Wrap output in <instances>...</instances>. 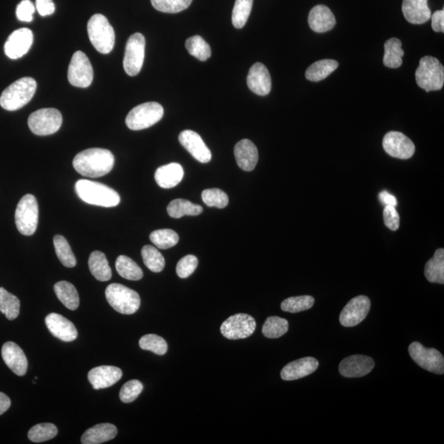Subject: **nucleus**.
I'll return each instance as SVG.
<instances>
[{"label":"nucleus","mask_w":444,"mask_h":444,"mask_svg":"<svg viewBox=\"0 0 444 444\" xmlns=\"http://www.w3.org/2000/svg\"><path fill=\"white\" fill-rule=\"evenodd\" d=\"M115 156L107 149L90 148L74 157L73 165L78 173L85 177L98 178L107 175L113 169Z\"/></svg>","instance_id":"obj_1"},{"label":"nucleus","mask_w":444,"mask_h":444,"mask_svg":"<svg viewBox=\"0 0 444 444\" xmlns=\"http://www.w3.org/2000/svg\"><path fill=\"white\" fill-rule=\"evenodd\" d=\"M75 190L78 196L89 205L113 207L120 202L119 194L101 183L80 180L76 183Z\"/></svg>","instance_id":"obj_2"},{"label":"nucleus","mask_w":444,"mask_h":444,"mask_svg":"<svg viewBox=\"0 0 444 444\" xmlns=\"http://www.w3.org/2000/svg\"><path fill=\"white\" fill-rule=\"evenodd\" d=\"M36 88V82L32 78H20L3 91L0 95V106L6 110H19L30 102Z\"/></svg>","instance_id":"obj_3"},{"label":"nucleus","mask_w":444,"mask_h":444,"mask_svg":"<svg viewBox=\"0 0 444 444\" xmlns=\"http://www.w3.org/2000/svg\"><path fill=\"white\" fill-rule=\"evenodd\" d=\"M89 39L94 48L106 55L115 47V34L109 21L102 14H95L89 21Z\"/></svg>","instance_id":"obj_4"},{"label":"nucleus","mask_w":444,"mask_h":444,"mask_svg":"<svg viewBox=\"0 0 444 444\" xmlns=\"http://www.w3.org/2000/svg\"><path fill=\"white\" fill-rule=\"evenodd\" d=\"M416 80L418 86L427 93L442 89L444 84L443 65L436 58L423 57L416 71Z\"/></svg>","instance_id":"obj_5"},{"label":"nucleus","mask_w":444,"mask_h":444,"mask_svg":"<svg viewBox=\"0 0 444 444\" xmlns=\"http://www.w3.org/2000/svg\"><path fill=\"white\" fill-rule=\"evenodd\" d=\"M106 297L110 305L122 314H134L141 305L139 294L134 290L121 284L113 283L107 286Z\"/></svg>","instance_id":"obj_6"},{"label":"nucleus","mask_w":444,"mask_h":444,"mask_svg":"<svg viewBox=\"0 0 444 444\" xmlns=\"http://www.w3.org/2000/svg\"><path fill=\"white\" fill-rule=\"evenodd\" d=\"M163 107L157 102L141 104L128 114L126 126L131 130H143L150 128L163 119Z\"/></svg>","instance_id":"obj_7"},{"label":"nucleus","mask_w":444,"mask_h":444,"mask_svg":"<svg viewBox=\"0 0 444 444\" xmlns=\"http://www.w3.org/2000/svg\"><path fill=\"white\" fill-rule=\"evenodd\" d=\"M38 203L32 194H26L19 202L15 211V223L23 235H32L38 226Z\"/></svg>","instance_id":"obj_8"},{"label":"nucleus","mask_w":444,"mask_h":444,"mask_svg":"<svg viewBox=\"0 0 444 444\" xmlns=\"http://www.w3.org/2000/svg\"><path fill=\"white\" fill-rule=\"evenodd\" d=\"M63 117L60 112L54 108H44L33 112L28 118V126L38 136H47L55 134L60 130Z\"/></svg>","instance_id":"obj_9"},{"label":"nucleus","mask_w":444,"mask_h":444,"mask_svg":"<svg viewBox=\"0 0 444 444\" xmlns=\"http://www.w3.org/2000/svg\"><path fill=\"white\" fill-rule=\"evenodd\" d=\"M409 353L414 362L425 371L437 375L444 373L443 355L434 348H426L420 342H414L409 347Z\"/></svg>","instance_id":"obj_10"},{"label":"nucleus","mask_w":444,"mask_h":444,"mask_svg":"<svg viewBox=\"0 0 444 444\" xmlns=\"http://www.w3.org/2000/svg\"><path fill=\"white\" fill-rule=\"evenodd\" d=\"M146 40L141 33L128 38L124 58V69L128 75L136 76L143 68Z\"/></svg>","instance_id":"obj_11"},{"label":"nucleus","mask_w":444,"mask_h":444,"mask_svg":"<svg viewBox=\"0 0 444 444\" xmlns=\"http://www.w3.org/2000/svg\"><path fill=\"white\" fill-rule=\"evenodd\" d=\"M68 80L77 88L86 89L93 80V69L90 60L84 52L73 54L69 66Z\"/></svg>","instance_id":"obj_12"},{"label":"nucleus","mask_w":444,"mask_h":444,"mask_svg":"<svg viewBox=\"0 0 444 444\" xmlns=\"http://www.w3.org/2000/svg\"><path fill=\"white\" fill-rule=\"evenodd\" d=\"M255 319L246 314H237L222 323L221 333L227 339H244L255 333Z\"/></svg>","instance_id":"obj_13"},{"label":"nucleus","mask_w":444,"mask_h":444,"mask_svg":"<svg viewBox=\"0 0 444 444\" xmlns=\"http://www.w3.org/2000/svg\"><path fill=\"white\" fill-rule=\"evenodd\" d=\"M383 147L389 156L402 160L410 159L416 152L412 141L402 132L397 131L388 132L385 135Z\"/></svg>","instance_id":"obj_14"},{"label":"nucleus","mask_w":444,"mask_h":444,"mask_svg":"<svg viewBox=\"0 0 444 444\" xmlns=\"http://www.w3.org/2000/svg\"><path fill=\"white\" fill-rule=\"evenodd\" d=\"M371 305V300L367 296H359L351 299L340 314V323L347 327L358 325L367 317Z\"/></svg>","instance_id":"obj_15"},{"label":"nucleus","mask_w":444,"mask_h":444,"mask_svg":"<svg viewBox=\"0 0 444 444\" xmlns=\"http://www.w3.org/2000/svg\"><path fill=\"white\" fill-rule=\"evenodd\" d=\"M33 43V34L30 29L20 28L8 36L4 52L12 60L19 59L26 55Z\"/></svg>","instance_id":"obj_16"},{"label":"nucleus","mask_w":444,"mask_h":444,"mask_svg":"<svg viewBox=\"0 0 444 444\" xmlns=\"http://www.w3.org/2000/svg\"><path fill=\"white\" fill-rule=\"evenodd\" d=\"M45 325L54 337L65 342H71L78 338V331L71 321L62 315L52 313L45 319Z\"/></svg>","instance_id":"obj_17"},{"label":"nucleus","mask_w":444,"mask_h":444,"mask_svg":"<svg viewBox=\"0 0 444 444\" xmlns=\"http://www.w3.org/2000/svg\"><path fill=\"white\" fill-rule=\"evenodd\" d=\"M180 144L201 163H209L211 160L209 148L203 142L200 135L192 130H185L178 136Z\"/></svg>","instance_id":"obj_18"},{"label":"nucleus","mask_w":444,"mask_h":444,"mask_svg":"<svg viewBox=\"0 0 444 444\" xmlns=\"http://www.w3.org/2000/svg\"><path fill=\"white\" fill-rule=\"evenodd\" d=\"M375 361L366 355H355L347 357L339 365V372L346 377H360L367 375L375 368Z\"/></svg>","instance_id":"obj_19"},{"label":"nucleus","mask_w":444,"mask_h":444,"mask_svg":"<svg viewBox=\"0 0 444 444\" xmlns=\"http://www.w3.org/2000/svg\"><path fill=\"white\" fill-rule=\"evenodd\" d=\"M122 376L123 372L119 368L102 365L91 369L89 380L93 388L98 390L111 387L121 379Z\"/></svg>","instance_id":"obj_20"},{"label":"nucleus","mask_w":444,"mask_h":444,"mask_svg":"<svg viewBox=\"0 0 444 444\" xmlns=\"http://www.w3.org/2000/svg\"><path fill=\"white\" fill-rule=\"evenodd\" d=\"M2 358L4 363L15 375L18 376L26 375L28 368L27 359L23 351L16 343L8 342L3 344Z\"/></svg>","instance_id":"obj_21"},{"label":"nucleus","mask_w":444,"mask_h":444,"mask_svg":"<svg viewBox=\"0 0 444 444\" xmlns=\"http://www.w3.org/2000/svg\"><path fill=\"white\" fill-rule=\"evenodd\" d=\"M247 84L248 89L257 95L269 94L272 89V80L266 66L261 63L253 65L248 74Z\"/></svg>","instance_id":"obj_22"},{"label":"nucleus","mask_w":444,"mask_h":444,"mask_svg":"<svg viewBox=\"0 0 444 444\" xmlns=\"http://www.w3.org/2000/svg\"><path fill=\"white\" fill-rule=\"evenodd\" d=\"M318 361L313 357H305L286 364L281 372V379L293 381L302 379L317 371Z\"/></svg>","instance_id":"obj_23"},{"label":"nucleus","mask_w":444,"mask_h":444,"mask_svg":"<svg viewBox=\"0 0 444 444\" xmlns=\"http://www.w3.org/2000/svg\"><path fill=\"white\" fill-rule=\"evenodd\" d=\"M235 156L239 167L244 172L254 171L259 161V152L255 143L243 139L235 145Z\"/></svg>","instance_id":"obj_24"},{"label":"nucleus","mask_w":444,"mask_h":444,"mask_svg":"<svg viewBox=\"0 0 444 444\" xmlns=\"http://www.w3.org/2000/svg\"><path fill=\"white\" fill-rule=\"evenodd\" d=\"M402 12L405 19L412 24H423L431 19L428 0H404Z\"/></svg>","instance_id":"obj_25"},{"label":"nucleus","mask_w":444,"mask_h":444,"mask_svg":"<svg viewBox=\"0 0 444 444\" xmlns=\"http://www.w3.org/2000/svg\"><path fill=\"white\" fill-rule=\"evenodd\" d=\"M309 25L315 32L323 33L331 30L335 27L336 19L333 12L325 5L315 6L309 14Z\"/></svg>","instance_id":"obj_26"},{"label":"nucleus","mask_w":444,"mask_h":444,"mask_svg":"<svg viewBox=\"0 0 444 444\" xmlns=\"http://www.w3.org/2000/svg\"><path fill=\"white\" fill-rule=\"evenodd\" d=\"M184 175V169L180 164L170 163L156 170L155 180L161 188L172 189L180 184Z\"/></svg>","instance_id":"obj_27"},{"label":"nucleus","mask_w":444,"mask_h":444,"mask_svg":"<svg viewBox=\"0 0 444 444\" xmlns=\"http://www.w3.org/2000/svg\"><path fill=\"white\" fill-rule=\"evenodd\" d=\"M118 434L116 426L110 423H103L91 427L82 434L81 442L84 444H100L116 437Z\"/></svg>","instance_id":"obj_28"},{"label":"nucleus","mask_w":444,"mask_h":444,"mask_svg":"<svg viewBox=\"0 0 444 444\" xmlns=\"http://www.w3.org/2000/svg\"><path fill=\"white\" fill-rule=\"evenodd\" d=\"M54 290L58 299L66 308L70 310H76L80 306V296L78 290L72 283L69 281H62L57 282L54 286Z\"/></svg>","instance_id":"obj_29"},{"label":"nucleus","mask_w":444,"mask_h":444,"mask_svg":"<svg viewBox=\"0 0 444 444\" xmlns=\"http://www.w3.org/2000/svg\"><path fill=\"white\" fill-rule=\"evenodd\" d=\"M91 273L95 279L100 281H107L111 279L112 272L105 254L101 251L91 253L89 259Z\"/></svg>","instance_id":"obj_30"},{"label":"nucleus","mask_w":444,"mask_h":444,"mask_svg":"<svg viewBox=\"0 0 444 444\" xmlns=\"http://www.w3.org/2000/svg\"><path fill=\"white\" fill-rule=\"evenodd\" d=\"M425 276L432 283H444V250L438 248L432 259L425 264Z\"/></svg>","instance_id":"obj_31"},{"label":"nucleus","mask_w":444,"mask_h":444,"mask_svg":"<svg viewBox=\"0 0 444 444\" xmlns=\"http://www.w3.org/2000/svg\"><path fill=\"white\" fill-rule=\"evenodd\" d=\"M338 62L334 60H322L315 62L306 70L305 77L311 82L325 80L338 68Z\"/></svg>","instance_id":"obj_32"},{"label":"nucleus","mask_w":444,"mask_h":444,"mask_svg":"<svg viewBox=\"0 0 444 444\" xmlns=\"http://www.w3.org/2000/svg\"><path fill=\"white\" fill-rule=\"evenodd\" d=\"M384 65L390 69L399 68L402 65V57L404 56L401 48V41L397 38H391L384 44Z\"/></svg>","instance_id":"obj_33"},{"label":"nucleus","mask_w":444,"mask_h":444,"mask_svg":"<svg viewBox=\"0 0 444 444\" xmlns=\"http://www.w3.org/2000/svg\"><path fill=\"white\" fill-rule=\"evenodd\" d=\"M203 209L201 206L185 200V199H175L169 203L167 213L172 218H180L184 215H198L201 214Z\"/></svg>","instance_id":"obj_34"},{"label":"nucleus","mask_w":444,"mask_h":444,"mask_svg":"<svg viewBox=\"0 0 444 444\" xmlns=\"http://www.w3.org/2000/svg\"><path fill=\"white\" fill-rule=\"evenodd\" d=\"M115 268L119 276L127 280L139 281L143 277V270L134 260L127 256H119L116 259Z\"/></svg>","instance_id":"obj_35"},{"label":"nucleus","mask_w":444,"mask_h":444,"mask_svg":"<svg viewBox=\"0 0 444 444\" xmlns=\"http://www.w3.org/2000/svg\"><path fill=\"white\" fill-rule=\"evenodd\" d=\"M20 305L18 297L0 288V311L5 315L8 320H14L19 317Z\"/></svg>","instance_id":"obj_36"},{"label":"nucleus","mask_w":444,"mask_h":444,"mask_svg":"<svg viewBox=\"0 0 444 444\" xmlns=\"http://www.w3.org/2000/svg\"><path fill=\"white\" fill-rule=\"evenodd\" d=\"M54 246L58 258L62 264L66 268H73L76 266L77 260L75 256L70 247L67 239L64 236L57 235L54 237Z\"/></svg>","instance_id":"obj_37"},{"label":"nucleus","mask_w":444,"mask_h":444,"mask_svg":"<svg viewBox=\"0 0 444 444\" xmlns=\"http://www.w3.org/2000/svg\"><path fill=\"white\" fill-rule=\"evenodd\" d=\"M185 47L191 56L197 58L200 61H206L211 57V52L209 45L200 36L189 37L186 40Z\"/></svg>","instance_id":"obj_38"},{"label":"nucleus","mask_w":444,"mask_h":444,"mask_svg":"<svg viewBox=\"0 0 444 444\" xmlns=\"http://www.w3.org/2000/svg\"><path fill=\"white\" fill-rule=\"evenodd\" d=\"M288 321L285 318L273 316L267 318L263 327V334L268 338H278L288 333Z\"/></svg>","instance_id":"obj_39"},{"label":"nucleus","mask_w":444,"mask_h":444,"mask_svg":"<svg viewBox=\"0 0 444 444\" xmlns=\"http://www.w3.org/2000/svg\"><path fill=\"white\" fill-rule=\"evenodd\" d=\"M144 264L153 272H161L165 268V262L163 255L156 248L145 246L142 248Z\"/></svg>","instance_id":"obj_40"},{"label":"nucleus","mask_w":444,"mask_h":444,"mask_svg":"<svg viewBox=\"0 0 444 444\" xmlns=\"http://www.w3.org/2000/svg\"><path fill=\"white\" fill-rule=\"evenodd\" d=\"M314 298L310 296H294L282 301L281 308L285 312L299 313L308 310L314 305Z\"/></svg>","instance_id":"obj_41"},{"label":"nucleus","mask_w":444,"mask_h":444,"mask_svg":"<svg viewBox=\"0 0 444 444\" xmlns=\"http://www.w3.org/2000/svg\"><path fill=\"white\" fill-rule=\"evenodd\" d=\"M254 0H235L233 12H232V23L235 28L244 27L250 15Z\"/></svg>","instance_id":"obj_42"},{"label":"nucleus","mask_w":444,"mask_h":444,"mask_svg":"<svg viewBox=\"0 0 444 444\" xmlns=\"http://www.w3.org/2000/svg\"><path fill=\"white\" fill-rule=\"evenodd\" d=\"M58 434L57 427L51 423H43L33 426L29 430L28 439L33 443H43L51 441Z\"/></svg>","instance_id":"obj_43"},{"label":"nucleus","mask_w":444,"mask_h":444,"mask_svg":"<svg viewBox=\"0 0 444 444\" xmlns=\"http://www.w3.org/2000/svg\"><path fill=\"white\" fill-rule=\"evenodd\" d=\"M150 239L156 247L161 248V250H167V248L176 246L180 238L176 231L171 229H163L152 232Z\"/></svg>","instance_id":"obj_44"},{"label":"nucleus","mask_w":444,"mask_h":444,"mask_svg":"<svg viewBox=\"0 0 444 444\" xmlns=\"http://www.w3.org/2000/svg\"><path fill=\"white\" fill-rule=\"evenodd\" d=\"M139 347L145 351H152L159 355H163L167 353L168 345L165 340L155 334H148L143 336L139 340Z\"/></svg>","instance_id":"obj_45"},{"label":"nucleus","mask_w":444,"mask_h":444,"mask_svg":"<svg viewBox=\"0 0 444 444\" xmlns=\"http://www.w3.org/2000/svg\"><path fill=\"white\" fill-rule=\"evenodd\" d=\"M151 2L156 10L176 14L188 8L193 0H151Z\"/></svg>","instance_id":"obj_46"},{"label":"nucleus","mask_w":444,"mask_h":444,"mask_svg":"<svg viewBox=\"0 0 444 444\" xmlns=\"http://www.w3.org/2000/svg\"><path fill=\"white\" fill-rule=\"evenodd\" d=\"M202 199L209 207H215L222 209L229 203V198L224 191L219 189H205L202 193Z\"/></svg>","instance_id":"obj_47"},{"label":"nucleus","mask_w":444,"mask_h":444,"mask_svg":"<svg viewBox=\"0 0 444 444\" xmlns=\"http://www.w3.org/2000/svg\"><path fill=\"white\" fill-rule=\"evenodd\" d=\"M143 385L139 380H130L127 382L120 390L119 398L124 404H131L139 397L143 392Z\"/></svg>","instance_id":"obj_48"},{"label":"nucleus","mask_w":444,"mask_h":444,"mask_svg":"<svg viewBox=\"0 0 444 444\" xmlns=\"http://www.w3.org/2000/svg\"><path fill=\"white\" fill-rule=\"evenodd\" d=\"M198 265V260L194 255H187L182 258L176 266L177 275L187 278L192 275Z\"/></svg>","instance_id":"obj_49"},{"label":"nucleus","mask_w":444,"mask_h":444,"mask_svg":"<svg viewBox=\"0 0 444 444\" xmlns=\"http://www.w3.org/2000/svg\"><path fill=\"white\" fill-rule=\"evenodd\" d=\"M36 7L31 0H23L16 7V18L21 22L30 23L33 20Z\"/></svg>","instance_id":"obj_50"},{"label":"nucleus","mask_w":444,"mask_h":444,"mask_svg":"<svg viewBox=\"0 0 444 444\" xmlns=\"http://www.w3.org/2000/svg\"><path fill=\"white\" fill-rule=\"evenodd\" d=\"M384 221L388 229L396 231L399 229L400 215L396 210V207L386 206L384 210Z\"/></svg>","instance_id":"obj_51"},{"label":"nucleus","mask_w":444,"mask_h":444,"mask_svg":"<svg viewBox=\"0 0 444 444\" xmlns=\"http://www.w3.org/2000/svg\"><path fill=\"white\" fill-rule=\"evenodd\" d=\"M36 8L39 14L43 16L52 15L56 11L52 0H36Z\"/></svg>","instance_id":"obj_52"},{"label":"nucleus","mask_w":444,"mask_h":444,"mask_svg":"<svg viewBox=\"0 0 444 444\" xmlns=\"http://www.w3.org/2000/svg\"><path fill=\"white\" fill-rule=\"evenodd\" d=\"M432 28L434 32H444V10H438L431 15Z\"/></svg>","instance_id":"obj_53"},{"label":"nucleus","mask_w":444,"mask_h":444,"mask_svg":"<svg viewBox=\"0 0 444 444\" xmlns=\"http://www.w3.org/2000/svg\"><path fill=\"white\" fill-rule=\"evenodd\" d=\"M379 199L382 203L386 206L397 207V200L395 196L389 194L388 191H383L379 194Z\"/></svg>","instance_id":"obj_54"},{"label":"nucleus","mask_w":444,"mask_h":444,"mask_svg":"<svg viewBox=\"0 0 444 444\" xmlns=\"http://www.w3.org/2000/svg\"><path fill=\"white\" fill-rule=\"evenodd\" d=\"M11 406V400L6 394L0 392V416L6 412Z\"/></svg>","instance_id":"obj_55"}]
</instances>
